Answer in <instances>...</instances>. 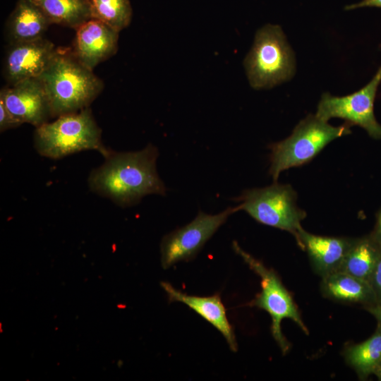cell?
Segmentation results:
<instances>
[{
	"label": "cell",
	"instance_id": "3",
	"mask_svg": "<svg viewBox=\"0 0 381 381\" xmlns=\"http://www.w3.org/2000/svg\"><path fill=\"white\" fill-rule=\"evenodd\" d=\"M36 128L34 145L42 156L61 159L84 150H97L107 157L112 150L102 141V131L89 107L61 115Z\"/></svg>",
	"mask_w": 381,
	"mask_h": 381
},
{
	"label": "cell",
	"instance_id": "1",
	"mask_svg": "<svg viewBox=\"0 0 381 381\" xmlns=\"http://www.w3.org/2000/svg\"><path fill=\"white\" fill-rule=\"evenodd\" d=\"M157 148L149 144L136 152L111 151L87 179L90 189L126 207L150 194L165 195L167 188L156 168Z\"/></svg>",
	"mask_w": 381,
	"mask_h": 381
},
{
	"label": "cell",
	"instance_id": "24",
	"mask_svg": "<svg viewBox=\"0 0 381 381\" xmlns=\"http://www.w3.org/2000/svg\"><path fill=\"white\" fill-rule=\"evenodd\" d=\"M367 310L377 319L381 325V303H376L367 307Z\"/></svg>",
	"mask_w": 381,
	"mask_h": 381
},
{
	"label": "cell",
	"instance_id": "25",
	"mask_svg": "<svg viewBox=\"0 0 381 381\" xmlns=\"http://www.w3.org/2000/svg\"><path fill=\"white\" fill-rule=\"evenodd\" d=\"M373 234L377 241L381 244V208L377 213L376 224Z\"/></svg>",
	"mask_w": 381,
	"mask_h": 381
},
{
	"label": "cell",
	"instance_id": "17",
	"mask_svg": "<svg viewBox=\"0 0 381 381\" xmlns=\"http://www.w3.org/2000/svg\"><path fill=\"white\" fill-rule=\"evenodd\" d=\"M381 255V244L373 233L354 238L337 271H341L370 283Z\"/></svg>",
	"mask_w": 381,
	"mask_h": 381
},
{
	"label": "cell",
	"instance_id": "23",
	"mask_svg": "<svg viewBox=\"0 0 381 381\" xmlns=\"http://www.w3.org/2000/svg\"><path fill=\"white\" fill-rule=\"evenodd\" d=\"M378 7L381 8V0H363L361 2L346 6L345 9L351 10L362 7Z\"/></svg>",
	"mask_w": 381,
	"mask_h": 381
},
{
	"label": "cell",
	"instance_id": "8",
	"mask_svg": "<svg viewBox=\"0 0 381 381\" xmlns=\"http://www.w3.org/2000/svg\"><path fill=\"white\" fill-rule=\"evenodd\" d=\"M380 83L381 66L366 85L351 95L335 97L323 93L315 115L325 121L332 118L342 119L351 126L364 128L371 138L381 139V125L374 114V102Z\"/></svg>",
	"mask_w": 381,
	"mask_h": 381
},
{
	"label": "cell",
	"instance_id": "6",
	"mask_svg": "<svg viewBox=\"0 0 381 381\" xmlns=\"http://www.w3.org/2000/svg\"><path fill=\"white\" fill-rule=\"evenodd\" d=\"M239 210L246 212L258 222L291 233L297 243L306 212L296 204L297 193L289 184H274L243 190L233 198Z\"/></svg>",
	"mask_w": 381,
	"mask_h": 381
},
{
	"label": "cell",
	"instance_id": "19",
	"mask_svg": "<svg viewBox=\"0 0 381 381\" xmlns=\"http://www.w3.org/2000/svg\"><path fill=\"white\" fill-rule=\"evenodd\" d=\"M344 357L360 379L374 374L381 365V325H378L375 333L365 341L349 346Z\"/></svg>",
	"mask_w": 381,
	"mask_h": 381
},
{
	"label": "cell",
	"instance_id": "9",
	"mask_svg": "<svg viewBox=\"0 0 381 381\" xmlns=\"http://www.w3.org/2000/svg\"><path fill=\"white\" fill-rule=\"evenodd\" d=\"M238 211L237 206L216 214L200 211L192 222L167 234L160 245L162 267L167 269L179 262L194 258L229 217Z\"/></svg>",
	"mask_w": 381,
	"mask_h": 381
},
{
	"label": "cell",
	"instance_id": "11",
	"mask_svg": "<svg viewBox=\"0 0 381 381\" xmlns=\"http://www.w3.org/2000/svg\"><path fill=\"white\" fill-rule=\"evenodd\" d=\"M56 49L53 42L44 37L9 44L4 62V75L8 85L38 78Z\"/></svg>",
	"mask_w": 381,
	"mask_h": 381
},
{
	"label": "cell",
	"instance_id": "21",
	"mask_svg": "<svg viewBox=\"0 0 381 381\" xmlns=\"http://www.w3.org/2000/svg\"><path fill=\"white\" fill-rule=\"evenodd\" d=\"M22 123L9 111L4 102L0 99V131L16 128Z\"/></svg>",
	"mask_w": 381,
	"mask_h": 381
},
{
	"label": "cell",
	"instance_id": "20",
	"mask_svg": "<svg viewBox=\"0 0 381 381\" xmlns=\"http://www.w3.org/2000/svg\"><path fill=\"white\" fill-rule=\"evenodd\" d=\"M92 18L97 19L118 32L127 28L133 10L129 0H89Z\"/></svg>",
	"mask_w": 381,
	"mask_h": 381
},
{
	"label": "cell",
	"instance_id": "18",
	"mask_svg": "<svg viewBox=\"0 0 381 381\" xmlns=\"http://www.w3.org/2000/svg\"><path fill=\"white\" fill-rule=\"evenodd\" d=\"M54 24L76 29L92 18L89 0H31Z\"/></svg>",
	"mask_w": 381,
	"mask_h": 381
},
{
	"label": "cell",
	"instance_id": "4",
	"mask_svg": "<svg viewBox=\"0 0 381 381\" xmlns=\"http://www.w3.org/2000/svg\"><path fill=\"white\" fill-rule=\"evenodd\" d=\"M351 126L347 123L333 126L312 114L301 120L290 136L269 145V174L273 181L282 171L308 163L330 142L350 134Z\"/></svg>",
	"mask_w": 381,
	"mask_h": 381
},
{
	"label": "cell",
	"instance_id": "7",
	"mask_svg": "<svg viewBox=\"0 0 381 381\" xmlns=\"http://www.w3.org/2000/svg\"><path fill=\"white\" fill-rule=\"evenodd\" d=\"M234 250L242 258L250 269L261 279V291L249 305L265 310L271 316V332L283 354L288 352L290 344L282 332L281 323L285 318L292 320L306 333L308 330L287 289L277 273L243 250L236 241L232 243Z\"/></svg>",
	"mask_w": 381,
	"mask_h": 381
},
{
	"label": "cell",
	"instance_id": "22",
	"mask_svg": "<svg viewBox=\"0 0 381 381\" xmlns=\"http://www.w3.org/2000/svg\"><path fill=\"white\" fill-rule=\"evenodd\" d=\"M370 284L374 291L377 303H381V255L371 276Z\"/></svg>",
	"mask_w": 381,
	"mask_h": 381
},
{
	"label": "cell",
	"instance_id": "10",
	"mask_svg": "<svg viewBox=\"0 0 381 381\" xmlns=\"http://www.w3.org/2000/svg\"><path fill=\"white\" fill-rule=\"evenodd\" d=\"M0 99L22 124L28 123L37 128L52 118L47 95L38 78L1 88Z\"/></svg>",
	"mask_w": 381,
	"mask_h": 381
},
{
	"label": "cell",
	"instance_id": "16",
	"mask_svg": "<svg viewBox=\"0 0 381 381\" xmlns=\"http://www.w3.org/2000/svg\"><path fill=\"white\" fill-rule=\"evenodd\" d=\"M322 293L328 298L344 303L372 306L377 303L370 284L341 271L322 277Z\"/></svg>",
	"mask_w": 381,
	"mask_h": 381
},
{
	"label": "cell",
	"instance_id": "15",
	"mask_svg": "<svg viewBox=\"0 0 381 381\" xmlns=\"http://www.w3.org/2000/svg\"><path fill=\"white\" fill-rule=\"evenodd\" d=\"M52 23L31 0H18L5 26L9 44L44 37Z\"/></svg>",
	"mask_w": 381,
	"mask_h": 381
},
{
	"label": "cell",
	"instance_id": "13",
	"mask_svg": "<svg viewBox=\"0 0 381 381\" xmlns=\"http://www.w3.org/2000/svg\"><path fill=\"white\" fill-rule=\"evenodd\" d=\"M168 300L184 303L216 328L226 339L231 351L236 352L238 345L234 328L229 322L226 308L219 294L209 296L188 295L177 290L169 282H161Z\"/></svg>",
	"mask_w": 381,
	"mask_h": 381
},
{
	"label": "cell",
	"instance_id": "5",
	"mask_svg": "<svg viewBox=\"0 0 381 381\" xmlns=\"http://www.w3.org/2000/svg\"><path fill=\"white\" fill-rule=\"evenodd\" d=\"M244 66L254 89L270 88L293 76L294 54L279 25L269 24L258 30Z\"/></svg>",
	"mask_w": 381,
	"mask_h": 381
},
{
	"label": "cell",
	"instance_id": "2",
	"mask_svg": "<svg viewBox=\"0 0 381 381\" xmlns=\"http://www.w3.org/2000/svg\"><path fill=\"white\" fill-rule=\"evenodd\" d=\"M49 102L52 116L89 107L104 88L102 80L84 66L71 49L57 48L38 77Z\"/></svg>",
	"mask_w": 381,
	"mask_h": 381
},
{
	"label": "cell",
	"instance_id": "12",
	"mask_svg": "<svg viewBox=\"0 0 381 381\" xmlns=\"http://www.w3.org/2000/svg\"><path fill=\"white\" fill-rule=\"evenodd\" d=\"M75 30L72 51L88 68L93 70L116 53L119 32L104 23L92 18Z\"/></svg>",
	"mask_w": 381,
	"mask_h": 381
},
{
	"label": "cell",
	"instance_id": "26",
	"mask_svg": "<svg viewBox=\"0 0 381 381\" xmlns=\"http://www.w3.org/2000/svg\"><path fill=\"white\" fill-rule=\"evenodd\" d=\"M374 375L377 377L378 380H381V365L376 369Z\"/></svg>",
	"mask_w": 381,
	"mask_h": 381
},
{
	"label": "cell",
	"instance_id": "14",
	"mask_svg": "<svg viewBox=\"0 0 381 381\" xmlns=\"http://www.w3.org/2000/svg\"><path fill=\"white\" fill-rule=\"evenodd\" d=\"M353 240L315 235L302 229L298 245L308 253L315 272L323 277L338 270Z\"/></svg>",
	"mask_w": 381,
	"mask_h": 381
}]
</instances>
